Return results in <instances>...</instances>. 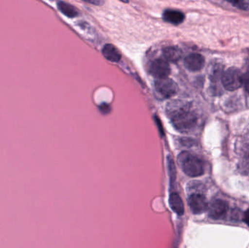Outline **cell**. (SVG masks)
I'll list each match as a JSON object with an SVG mask.
<instances>
[{
  "mask_svg": "<svg viewBox=\"0 0 249 248\" xmlns=\"http://www.w3.org/2000/svg\"><path fill=\"white\" fill-rule=\"evenodd\" d=\"M187 102L173 100L166 107V113L173 126L181 132H189L197 125V119Z\"/></svg>",
  "mask_w": 249,
  "mask_h": 248,
  "instance_id": "cell-1",
  "label": "cell"
},
{
  "mask_svg": "<svg viewBox=\"0 0 249 248\" xmlns=\"http://www.w3.org/2000/svg\"><path fill=\"white\" fill-rule=\"evenodd\" d=\"M178 163L184 173L190 177H199L204 174V165L202 160L188 151L180 153Z\"/></svg>",
  "mask_w": 249,
  "mask_h": 248,
  "instance_id": "cell-2",
  "label": "cell"
},
{
  "mask_svg": "<svg viewBox=\"0 0 249 248\" xmlns=\"http://www.w3.org/2000/svg\"><path fill=\"white\" fill-rule=\"evenodd\" d=\"M222 82L224 87L228 91L238 90L242 86V72L235 67H231L224 73Z\"/></svg>",
  "mask_w": 249,
  "mask_h": 248,
  "instance_id": "cell-3",
  "label": "cell"
},
{
  "mask_svg": "<svg viewBox=\"0 0 249 248\" xmlns=\"http://www.w3.org/2000/svg\"><path fill=\"white\" fill-rule=\"evenodd\" d=\"M155 90L162 98L169 99L175 96L177 85L171 79L163 78L157 80L155 83Z\"/></svg>",
  "mask_w": 249,
  "mask_h": 248,
  "instance_id": "cell-4",
  "label": "cell"
},
{
  "mask_svg": "<svg viewBox=\"0 0 249 248\" xmlns=\"http://www.w3.org/2000/svg\"><path fill=\"white\" fill-rule=\"evenodd\" d=\"M189 206L195 215H200L208 209L209 204L206 197L202 193H193L188 199Z\"/></svg>",
  "mask_w": 249,
  "mask_h": 248,
  "instance_id": "cell-5",
  "label": "cell"
},
{
  "mask_svg": "<svg viewBox=\"0 0 249 248\" xmlns=\"http://www.w3.org/2000/svg\"><path fill=\"white\" fill-rule=\"evenodd\" d=\"M228 202L222 199H215L212 201L208 207L209 211V216L212 219H222L226 215L228 211Z\"/></svg>",
  "mask_w": 249,
  "mask_h": 248,
  "instance_id": "cell-6",
  "label": "cell"
},
{
  "mask_svg": "<svg viewBox=\"0 0 249 248\" xmlns=\"http://www.w3.org/2000/svg\"><path fill=\"white\" fill-rule=\"evenodd\" d=\"M149 72L157 80L167 78L171 73V68L166 61L162 59H157L151 64Z\"/></svg>",
  "mask_w": 249,
  "mask_h": 248,
  "instance_id": "cell-7",
  "label": "cell"
},
{
  "mask_svg": "<svg viewBox=\"0 0 249 248\" xmlns=\"http://www.w3.org/2000/svg\"><path fill=\"white\" fill-rule=\"evenodd\" d=\"M184 64L189 71H198L204 66L205 59L200 54L192 53L184 58Z\"/></svg>",
  "mask_w": 249,
  "mask_h": 248,
  "instance_id": "cell-8",
  "label": "cell"
},
{
  "mask_svg": "<svg viewBox=\"0 0 249 248\" xmlns=\"http://www.w3.org/2000/svg\"><path fill=\"white\" fill-rule=\"evenodd\" d=\"M169 202L171 209H172V211H174L175 214H177L178 215H180V216L184 215V203H183L182 199H181V197L178 195V194L176 193V192H173V193L170 195Z\"/></svg>",
  "mask_w": 249,
  "mask_h": 248,
  "instance_id": "cell-9",
  "label": "cell"
},
{
  "mask_svg": "<svg viewBox=\"0 0 249 248\" xmlns=\"http://www.w3.org/2000/svg\"><path fill=\"white\" fill-rule=\"evenodd\" d=\"M164 20L172 24L178 25L184 20V15L178 10H166L162 15Z\"/></svg>",
  "mask_w": 249,
  "mask_h": 248,
  "instance_id": "cell-10",
  "label": "cell"
},
{
  "mask_svg": "<svg viewBox=\"0 0 249 248\" xmlns=\"http://www.w3.org/2000/svg\"><path fill=\"white\" fill-rule=\"evenodd\" d=\"M104 56L111 62H118L121 61V54L120 51L111 44L105 45L102 49Z\"/></svg>",
  "mask_w": 249,
  "mask_h": 248,
  "instance_id": "cell-11",
  "label": "cell"
},
{
  "mask_svg": "<svg viewBox=\"0 0 249 248\" xmlns=\"http://www.w3.org/2000/svg\"><path fill=\"white\" fill-rule=\"evenodd\" d=\"M162 54L167 61L171 62H177L182 56V52L177 47H167L162 50Z\"/></svg>",
  "mask_w": 249,
  "mask_h": 248,
  "instance_id": "cell-12",
  "label": "cell"
},
{
  "mask_svg": "<svg viewBox=\"0 0 249 248\" xmlns=\"http://www.w3.org/2000/svg\"><path fill=\"white\" fill-rule=\"evenodd\" d=\"M58 7L61 13L69 17H74L78 15V12L75 7L65 1H58Z\"/></svg>",
  "mask_w": 249,
  "mask_h": 248,
  "instance_id": "cell-13",
  "label": "cell"
},
{
  "mask_svg": "<svg viewBox=\"0 0 249 248\" xmlns=\"http://www.w3.org/2000/svg\"><path fill=\"white\" fill-rule=\"evenodd\" d=\"M167 166H168V175L171 184H174L177 179V168H176L175 163L171 157L168 156L167 158Z\"/></svg>",
  "mask_w": 249,
  "mask_h": 248,
  "instance_id": "cell-14",
  "label": "cell"
},
{
  "mask_svg": "<svg viewBox=\"0 0 249 248\" xmlns=\"http://www.w3.org/2000/svg\"><path fill=\"white\" fill-rule=\"evenodd\" d=\"M232 4L235 7L241 9V10H249V1H232Z\"/></svg>",
  "mask_w": 249,
  "mask_h": 248,
  "instance_id": "cell-15",
  "label": "cell"
},
{
  "mask_svg": "<svg viewBox=\"0 0 249 248\" xmlns=\"http://www.w3.org/2000/svg\"><path fill=\"white\" fill-rule=\"evenodd\" d=\"M246 91L249 94V72L243 74V84Z\"/></svg>",
  "mask_w": 249,
  "mask_h": 248,
  "instance_id": "cell-16",
  "label": "cell"
},
{
  "mask_svg": "<svg viewBox=\"0 0 249 248\" xmlns=\"http://www.w3.org/2000/svg\"><path fill=\"white\" fill-rule=\"evenodd\" d=\"M244 221L249 227V209L246 211L244 215Z\"/></svg>",
  "mask_w": 249,
  "mask_h": 248,
  "instance_id": "cell-17",
  "label": "cell"
}]
</instances>
